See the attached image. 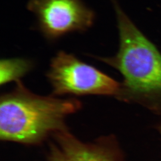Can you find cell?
Here are the masks:
<instances>
[{
  "label": "cell",
  "instance_id": "277c9868",
  "mask_svg": "<svg viewBox=\"0 0 161 161\" xmlns=\"http://www.w3.org/2000/svg\"><path fill=\"white\" fill-rule=\"evenodd\" d=\"M27 8L36 16L38 28L49 40L86 31L95 19L94 12L81 0H30Z\"/></svg>",
  "mask_w": 161,
  "mask_h": 161
},
{
  "label": "cell",
  "instance_id": "5b68a950",
  "mask_svg": "<svg viewBox=\"0 0 161 161\" xmlns=\"http://www.w3.org/2000/svg\"><path fill=\"white\" fill-rule=\"evenodd\" d=\"M122 153L115 138L105 137L85 143L65 128L53 135L48 161H122Z\"/></svg>",
  "mask_w": 161,
  "mask_h": 161
},
{
  "label": "cell",
  "instance_id": "8992f818",
  "mask_svg": "<svg viewBox=\"0 0 161 161\" xmlns=\"http://www.w3.org/2000/svg\"><path fill=\"white\" fill-rule=\"evenodd\" d=\"M34 68L33 62L23 58H4L0 62V84L19 81Z\"/></svg>",
  "mask_w": 161,
  "mask_h": 161
},
{
  "label": "cell",
  "instance_id": "3957f363",
  "mask_svg": "<svg viewBox=\"0 0 161 161\" xmlns=\"http://www.w3.org/2000/svg\"><path fill=\"white\" fill-rule=\"evenodd\" d=\"M53 96L103 95L116 97L120 88L117 82L100 70L61 51L53 58L47 73Z\"/></svg>",
  "mask_w": 161,
  "mask_h": 161
},
{
  "label": "cell",
  "instance_id": "7a4b0ae2",
  "mask_svg": "<svg viewBox=\"0 0 161 161\" xmlns=\"http://www.w3.org/2000/svg\"><path fill=\"white\" fill-rule=\"evenodd\" d=\"M75 98L34 94L23 83L1 97L0 136L2 140L36 144L64 128V119L80 109Z\"/></svg>",
  "mask_w": 161,
  "mask_h": 161
},
{
  "label": "cell",
  "instance_id": "52a82bcc",
  "mask_svg": "<svg viewBox=\"0 0 161 161\" xmlns=\"http://www.w3.org/2000/svg\"><path fill=\"white\" fill-rule=\"evenodd\" d=\"M157 129H158V131H159L161 136V123L157 126Z\"/></svg>",
  "mask_w": 161,
  "mask_h": 161
},
{
  "label": "cell",
  "instance_id": "6da1fadb",
  "mask_svg": "<svg viewBox=\"0 0 161 161\" xmlns=\"http://www.w3.org/2000/svg\"><path fill=\"white\" fill-rule=\"evenodd\" d=\"M119 32L118 51L112 57H95L119 72L116 97L140 104L161 115V54L113 0Z\"/></svg>",
  "mask_w": 161,
  "mask_h": 161
}]
</instances>
